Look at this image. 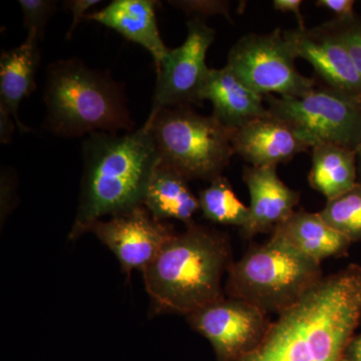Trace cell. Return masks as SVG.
<instances>
[{
	"mask_svg": "<svg viewBox=\"0 0 361 361\" xmlns=\"http://www.w3.org/2000/svg\"><path fill=\"white\" fill-rule=\"evenodd\" d=\"M361 322V266L323 277L237 361H346Z\"/></svg>",
	"mask_w": 361,
	"mask_h": 361,
	"instance_id": "cell-1",
	"label": "cell"
},
{
	"mask_svg": "<svg viewBox=\"0 0 361 361\" xmlns=\"http://www.w3.org/2000/svg\"><path fill=\"white\" fill-rule=\"evenodd\" d=\"M84 174L75 219L68 235L77 240L106 216L144 205L161 159L151 130L97 132L82 141Z\"/></svg>",
	"mask_w": 361,
	"mask_h": 361,
	"instance_id": "cell-2",
	"label": "cell"
},
{
	"mask_svg": "<svg viewBox=\"0 0 361 361\" xmlns=\"http://www.w3.org/2000/svg\"><path fill=\"white\" fill-rule=\"evenodd\" d=\"M232 262L224 234L187 225L142 270L154 311L187 316L224 298L222 278Z\"/></svg>",
	"mask_w": 361,
	"mask_h": 361,
	"instance_id": "cell-3",
	"label": "cell"
},
{
	"mask_svg": "<svg viewBox=\"0 0 361 361\" xmlns=\"http://www.w3.org/2000/svg\"><path fill=\"white\" fill-rule=\"evenodd\" d=\"M44 102V127L59 137L135 130L125 85L77 58L47 66Z\"/></svg>",
	"mask_w": 361,
	"mask_h": 361,
	"instance_id": "cell-4",
	"label": "cell"
},
{
	"mask_svg": "<svg viewBox=\"0 0 361 361\" xmlns=\"http://www.w3.org/2000/svg\"><path fill=\"white\" fill-rule=\"evenodd\" d=\"M323 278L322 263L306 257L287 242L272 236L252 247L228 269L226 291L231 298L266 314H281Z\"/></svg>",
	"mask_w": 361,
	"mask_h": 361,
	"instance_id": "cell-5",
	"label": "cell"
},
{
	"mask_svg": "<svg viewBox=\"0 0 361 361\" xmlns=\"http://www.w3.org/2000/svg\"><path fill=\"white\" fill-rule=\"evenodd\" d=\"M144 127L153 135L161 163L188 180L212 182L222 176L235 155L234 130L190 106L163 109Z\"/></svg>",
	"mask_w": 361,
	"mask_h": 361,
	"instance_id": "cell-6",
	"label": "cell"
},
{
	"mask_svg": "<svg viewBox=\"0 0 361 361\" xmlns=\"http://www.w3.org/2000/svg\"><path fill=\"white\" fill-rule=\"evenodd\" d=\"M268 111L290 126L311 148L334 144L357 148L361 135V103L330 90L314 89L302 97L265 96Z\"/></svg>",
	"mask_w": 361,
	"mask_h": 361,
	"instance_id": "cell-7",
	"label": "cell"
},
{
	"mask_svg": "<svg viewBox=\"0 0 361 361\" xmlns=\"http://www.w3.org/2000/svg\"><path fill=\"white\" fill-rule=\"evenodd\" d=\"M295 59L283 30L275 28L242 37L230 49L226 66L261 96L302 97L316 82L299 73Z\"/></svg>",
	"mask_w": 361,
	"mask_h": 361,
	"instance_id": "cell-8",
	"label": "cell"
},
{
	"mask_svg": "<svg viewBox=\"0 0 361 361\" xmlns=\"http://www.w3.org/2000/svg\"><path fill=\"white\" fill-rule=\"evenodd\" d=\"M187 30L185 42L169 51L157 71L153 102L147 120L165 108L203 102L202 90L210 70L206 65L207 52L215 40L216 32L201 18L188 21Z\"/></svg>",
	"mask_w": 361,
	"mask_h": 361,
	"instance_id": "cell-9",
	"label": "cell"
},
{
	"mask_svg": "<svg viewBox=\"0 0 361 361\" xmlns=\"http://www.w3.org/2000/svg\"><path fill=\"white\" fill-rule=\"evenodd\" d=\"M192 329L208 339L219 361H237L260 343L269 315L240 299L223 298L187 315Z\"/></svg>",
	"mask_w": 361,
	"mask_h": 361,
	"instance_id": "cell-10",
	"label": "cell"
},
{
	"mask_svg": "<svg viewBox=\"0 0 361 361\" xmlns=\"http://www.w3.org/2000/svg\"><path fill=\"white\" fill-rule=\"evenodd\" d=\"M90 232L108 247L130 277L145 269L176 234L172 226L157 220L144 205L94 223Z\"/></svg>",
	"mask_w": 361,
	"mask_h": 361,
	"instance_id": "cell-11",
	"label": "cell"
},
{
	"mask_svg": "<svg viewBox=\"0 0 361 361\" xmlns=\"http://www.w3.org/2000/svg\"><path fill=\"white\" fill-rule=\"evenodd\" d=\"M296 59L307 61L330 90L361 103V77L345 45L324 26L283 32Z\"/></svg>",
	"mask_w": 361,
	"mask_h": 361,
	"instance_id": "cell-12",
	"label": "cell"
},
{
	"mask_svg": "<svg viewBox=\"0 0 361 361\" xmlns=\"http://www.w3.org/2000/svg\"><path fill=\"white\" fill-rule=\"evenodd\" d=\"M233 147L235 155L254 167H277L312 149L290 126L270 113L234 130Z\"/></svg>",
	"mask_w": 361,
	"mask_h": 361,
	"instance_id": "cell-13",
	"label": "cell"
},
{
	"mask_svg": "<svg viewBox=\"0 0 361 361\" xmlns=\"http://www.w3.org/2000/svg\"><path fill=\"white\" fill-rule=\"evenodd\" d=\"M243 180L250 193V219L241 230L246 239L261 233H272L295 212L300 194L284 184L275 166H247Z\"/></svg>",
	"mask_w": 361,
	"mask_h": 361,
	"instance_id": "cell-14",
	"label": "cell"
},
{
	"mask_svg": "<svg viewBox=\"0 0 361 361\" xmlns=\"http://www.w3.org/2000/svg\"><path fill=\"white\" fill-rule=\"evenodd\" d=\"M155 0H114L101 11L85 16L122 35L125 39L144 47L160 70L170 49L164 44L157 21Z\"/></svg>",
	"mask_w": 361,
	"mask_h": 361,
	"instance_id": "cell-15",
	"label": "cell"
},
{
	"mask_svg": "<svg viewBox=\"0 0 361 361\" xmlns=\"http://www.w3.org/2000/svg\"><path fill=\"white\" fill-rule=\"evenodd\" d=\"M201 97L212 104V115L231 130L269 115L264 97L247 87L226 66L209 70Z\"/></svg>",
	"mask_w": 361,
	"mask_h": 361,
	"instance_id": "cell-16",
	"label": "cell"
},
{
	"mask_svg": "<svg viewBox=\"0 0 361 361\" xmlns=\"http://www.w3.org/2000/svg\"><path fill=\"white\" fill-rule=\"evenodd\" d=\"M39 39L28 32L23 44L0 56V108L13 116L21 133L30 129L21 122L18 110L20 104L35 92L37 70L40 63Z\"/></svg>",
	"mask_w": 361,
	"mask_h": 361,
	"instance_id": "cell-17",
	"label": "cell"
},
{
	"mask_svg": "<svg viewBox=\"0 0 361 361\" xmlns=\"http://www.w3.org/2000/svg\"><path fill=\"white\" fill-rule=\"evenodd\" d=\"M316 262L346 255L353 242L330 227L318 213L300 209L271 233Z\"/></svg>",
	"mask_w": 361,
	"mask_h": 361,
	"instance_id": "cell-18",
	"label": "cell"
},
{
	"mask_svg": "<svg viewBox=\"0 0 361 361\" xmlns=\"http://www.w3.org/2000/svg\"><path fill=\"white\" fill-rule=\"evenodd\" d=\"M144 206L157 220L182 221L186 225L194 223L195 214L200 211L189 180L161 161L149 180Z\"/></svg>",
	"mask_w": 361,
	"mask_h": 361,
	"instance_id": "cell-19",
	"label": "cell"
},
{
	"mask_svg": "<svg viewBox=\"0 0 361 361\" xmlns=\"http://www.w3.org/2000/svg\"><path fill=\"white\" fill-rule=\"evenodd\" d=\"M312 167L308 182L327 201L346 193L357 184V154L355 149L334 144L313 147Z\"/></svg>",
	"mask_w": 361,
	"mask_h": 361,
	"instance_id": "cell-20",
	"label": "cell"
},
{
	"mask_svg": "<svg viewBox=\"0 0 361 361\" xmlns=\"http://www.w3.org/2000/svg\"><path fill=\"white\" fill-rule=\"evenodd\" d=\"M200 211L216 224L235 226L244 229L250 219L249 207L235 194L231 183L224 176L216 178L199 193Z\"/></svg>",
	"mask_w": 361,
	"mask_h": 361,
	"instance_id": "cell-21",
	"label": "cell"
},
{
	"mask_svg": "<svg viewBox=\"0 0 361 361\" xmlns=\"http://www.w3.org/2000/svg\"><path fill=\"white\" fill-rule=\"evenodd\" d=\"M319 214L325 222L349 241L361 242V183L326 202Z\"/></svg>",
	"mask_w": 361,
	"mask_h": 361,
	"instance_id": "cell-22",
	"label": "cell"
},
{
	"mask_svg": "<svg viewBox=\"0 0 361 361\" xmlns=\"http://www.w3.org/2000/svg\"><path fill=\"white\" fill-rule=\"evenodd\" d=\"M322 25L334 33L345 45L361 77V20L357 16L351 18H334Z\"/></svg>",
	"mask_w": 361,
	"mask_h": 361,
	"instance_id": "cell-23",
	"label": "cell"
},
{
	"mask_svg": "<svg viewBox=\"0 0 361 361\" xmlns=\"http://www.w3.org/2000/svg\"><path fill=\"white\" fill-rule=\"evenodd\" d=\"M23 14V25L28 32L37 35L42 40L44 37L47 23L56 11L58 2L52 0H20Z\"/></svg>",
	"mask_w": 361,
	"mask_h": 361,
	"instance_id": "cell-24",
	"label": "cell"
},
{
	"mask_svg": "<svg viewBox=\"0 0 361 361\" xmlns=\"http://www.w3.org/2000/svg\"><path fill=\"white\" fill-rule=\"evenodd\" d=\"M173 6L177 7L187 14H198L202 16H223L232 21L230 2L219 0H182V1H169Z\"/></svg>",
	"mask_w": 361,
	"mask_h": 361,
	"instance_id": "cell-25",
	"label": "cell"
},
{
	"mask_svg": "<svg viewBox=\"0 0 361 361\" xmlns=\"http://www.w3.org/2000/svg\"><path fill=\"white\" fill-rule=\"evenodd\" d=\"M101 2L99 0H66L63 2V6L66 9H70L71 13H73V21H71L70 30L66 33V39H71L78 25L87 16V11L92 7L101 4Z\"/></svg>",
	"mask_w": 361,
	"mask_h": 361,
	"instance_id": "cell-26",
	"label": "cell"
},
{
	"mask_svg": "<svg viewBox=\"0 0 361 361\" xmlns=\"http://www.w3.org/2000/svg\"><path fill=\"white\" fill-rule=\"evenodd\" d=\"M14 180L13 173L8 172L6 169L1 172V221L6 219L7 215L11 213L14 206V198H16V188H14Z\"/></svg>",
	"mask_w": 361,
	"mask_h": 361,
	"instance_id": "cell-27",
	"label": "cell"
},
{
	"mask_svg": "<svg viewBox=\"0 0 361 361\" xmlns=\"http://www.w3.org/2000/svg\"><path fill=\"white\" fill-rule=\"evenodd\" d=\"M316 6L329 9L336 14L337 18H351L355 16L353 0H318Z\"/></svg>",
	"mask_w": 361,
	"mask_h": 361,
	"instance_id": "cell-28",
	"label": "cell"
},
{
	"mask_svg": "<svg viewBox=\"0 0 361 361\" xmlns=\"http://www.w3.org/2000/svg\"><path fill=\"white\" fill-rule=\"evenodd\" d=\"M302 4L301 0H274L273 7L282 13H293L298 21V27L304 28L305 25H304V18L300 11Z\"/></svg>",
	"mask_w": 361,
	"mask_h": 361,
	"instance_id": "cell-29",
	"label": "cell"
},
{
	"mask_svg": "<svg viewBox=\"0 0 361 361\" xmlns=\"http://www.w3.org/2000/svg\"><path fill=\"white\" fill-rule=\"evenodd\" d=\"M18 127L13 116L4 110L0 108V142L1 144H8L13 137L14 129Z\"/></svg>",
	"mask_w": 361,
	"mask_h": 361,
	"instance_id": "cell-30",
	"label": "cell"
},
{
	"mask_svg": "<svg viewBox=\"0 0 361 361\" xmlns=\"http://www.w3.org/2000/svg\"><path fill=\"white\" fill-rule=\"evenodd\" d=\"M346 361H361V334L349 342L345 353Z\"/></svg>",
	"mask_w": 361,
	"mask_h": 361,
	"instance_id": "cell-31",
	"label": "cell"
},
{
	"mask_svg": "<svg viewBox=\"0 0 361 361\" xmlns=\"http://www.w3.org/2000/svg\"><path fill=\"white\" fill-rule=\"evenodd\" d=\"M356 154H357L358 172H360L361 176V135L360 142H358L357 148H356Z\"/></svg>",
	"mask_w": 361,
	"mask_h": 361,
	"instance_id": "cell-32",
	"label": "cell"
}]
</instances>
